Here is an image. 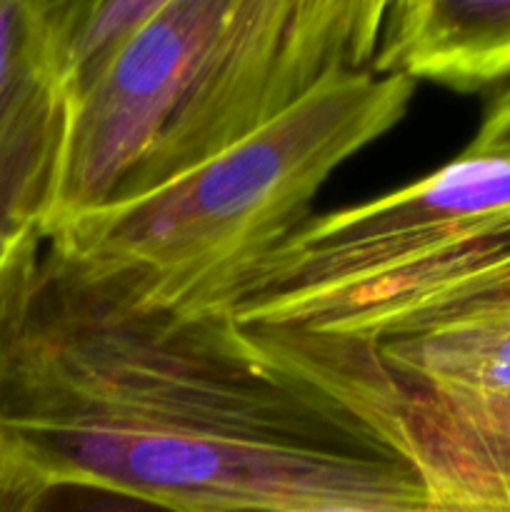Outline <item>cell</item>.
I'll return each instance as SVG.
<instances>
[{
  "label": "cell",
  "mask_w": 510,
  "mask_h": 512,
  "mask_svg": "<svg viewBox=\"0 0 510 512\" xmlns=\"http://www.w3.org/2000/svg\"><path fill=\"white\" fill-rule=\"evenodd\" d=\"M0 445L180 512L435 505L373 345L165 313L48 250L0 320Z\"/></svg>",
  "instance_id": "6da1fadb"
},
{
  "label": "cell",
  "mask_w": 510,
  "mask_h": 512,
  "mask_svg": "<svg viewBox=\"0 0 510 512\" xmlns=\"http://www.w3.org/2000/svg\"><path fill=\"white\" fill-rule=\"evenodd\" d=\"M385 0H163L63 108L43 213L63 225L143 198L345 73L373 68Z\"/></svg>",
  "instance_id": "7a4b0ae2"
},
{
  "label": "cell",
  "mask_w": 510,
  "mask_h": 512,
  "mask_svg": "<svg viewBox=\"0 0 510 512\" xmlns=\"http://www.w3.org/2000/svg\"><path fill=\"white\" fill-rule=\"evenodd\" d=\"M413 93L398 75H338L183 178L63 225L45 250L140 305L190 315L295 233L330 175L390 133Z\"/></svg>",
  "instance_id": "3957f363"
},
{
  "label": "cell",
  "mask_w": 510,
  "mask_h": 512,
  "mask_svg": "<svg viewBox=\"0 0 510 512\" xmlns=\"http://www.w3.org/2000/svg\"><path fill=\"white\" fill-rule=\"evenodd\" d=\"M375 75L473 93L510 78V0L390 3Z\"/></svg>",
  "instance_id": "277c9868"
},
{
  "label": "cell",
  "mask_w": 510,
  "mask_h": 512,
  "mask_svg": "<svg viewBox=\"0 0 510 512\" xmlns=\"http://www.w3.org/2000/svg\"><path fill=\"white\" fill-rule=\"evenodd\" d=\"M403 400L435 503L510 512V395L443 400L403 385Z\"/></svg>",
  "instance_id": "5b68a950"
},
{
  "label": "cell",
  "mask_w": 510,
  "mask_h": 512,
  "mask_svg": "<svg viewBox=\"0 0 510 512\" xmlns=\"http://www.w3.org/2000/svg\"><path fill=\"white\" fill-rule=\"evenodd\" d=\"M163 0H30V63L63 100L85 93Z\"/></svg>",
  "instance_id": "8992f818"
},
{
  "label": "cell",
  "mask_w": 510,
  "mask_h": 512,
  "mask_svg": "<svg viewBox=\"0 0 510 512\" xmlns=\"http://www.w3.org/2000/svg\"><path fill=\"white\" fill-rule=\"evenodd\" d=\"M60 130L63 100L30 63L0 93V228L43 225Z\"/></svg>",
  "instance_id": "52a82bcc"
},
{
  "label": "cell",
  "mask_w": 510,
  "mask_h": 512,
  "mask_svg": "<svg viewBox=\"0 0 510 512\" xmlns=\"http://www.w3.org/2000/svg\"><path fill=\"white\" fill-rule=\"evenodd\" d=\"M43 250L45 238L38 225L0 228V320L30 285Z\"/></svg>",
  "instance_id": "ba28073f"
},
{
  "label": "cell",
  "mask_w": 510,
  "mask_h": 512,
  "mask_svg": "<svg viewBox=\"0 0 510 512\" xmlns=\"http://www.w3.org/2000/svg\"><path fill=\"white\" fill-rule=\"evenodd\" d=\"M38 512H180L155 500L118 493L90 485H63L53 488L40 503Z\"/></svg>",
  "instance_id": "9c48e42d"
},
{
  "label": "cell",
  "mask_w": 510,
  "mask_h": 512,
  "mask_svg": "<svg viewBox=\"0 0 510 512\" xmlns=\"http://www.w3.org/2000/svg\"><path fill=\"white\" fill-rule=\"evenodd\" d=\"M30 0H0V93L30 65Z\"/></svg>",
  "instance_id": "30bf717a"
},
{
  "label": "cell",
  "mask_w": 510,
  "mask_h": 512,
  "mask_svg": "<svg viewBox=\"0 0 510 512\" xmlns=\"http://www.w3.org/2000/svg\"><path fill=\"white\" fill-rule=\"evenodd\" d=\"M50 490L0 445V512H38Z\"/></svg>",
  "instance_id": "8fae6325"
},
{
  "label": "cell",
  "mask_w": 510,
  "mask_h": 512,
  "mask_svg": "<svg viewBox=\"0 0 510 512\" xmlns=\"http://www.w3.org/2000/svg\"><path fill=\"white\" fill-rule=\"evenodd\" d=\"M468 153H510V88L485 113Z\"/></svg>",
  "instance_id": "7c38bea8"
},
{
  "label": "cell",
  "mask_w": 510,
  "mask_h": 512,
  "mask_svg": "<svg viewBox=\"0 0 510 512\" xmlns=\"http://www.w3.org/2000/svg\"><path fill=\"white\" fill-rule=\"evenodd\" d=\"M225 512H395V510H358V508H323V510H225ZM403 512H455L445 505H428L420 510H403Z\"/></svg>",
  "instance_id": "4fadbf2b"
}]
</instances>
